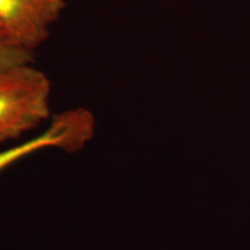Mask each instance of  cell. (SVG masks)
Listing matches in <instances>:
<instances>
[{"label":"cell","mask_w":250,"mask_h":250,"mask_svg":"<svg viewBox=\"0 0 250 250\" xmlns=\"http://www.w3.org/2000/svg\"><path fill=\"white\" fill-rule=\"evenodd\" d=\"M35 52L14 45L0 26V71L34 62Z\"/></svg>","instance_id":"cell-4"},{"label":"cell","mask_w":250,"mask_h":250,"mask_svg":"<svg viewBox=\"0 0 250 250\" xmlns=\"http://www.w3.org/2000/svg\"><path fill=\"white\" fill-rule=\"evenodd\" d=\"M65 7V0H0V26L14 45L35 52Z\"/></svg>","instance_id":"cell-2"},{"label":"cell","mask_w":250,"mask_h":250,"mask_svg":"<svg viewBox=\"0 0 250 250\" xmlns=\"http://www.w3.org/2000/svg\"><path fill=\"white\" fill-rule=\"evenodd\" d=\"M94 129L95 120L88 109L74 108L55 115L42 133L0 152V171L41 149L57 147L65 152L80 151L92 139Z\"/></svg>","instance_id":"cell-3"},{"label":"cell","mask_w":250,"mask_h":250,"mask_svg":"<svg viewBox=\"0 0 250 250\" xmlns=\"http://www.w3.org/2000/svg\"><path fill=\"white\" fill-rule=\"evenodd\" d=\"M51 83L33 62L0 71V143L17 139L50 116Z\"/></svg>","instance_id":"cell-1"}]
</instances>
